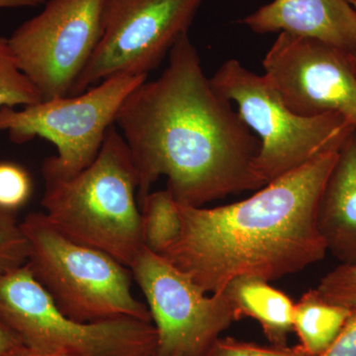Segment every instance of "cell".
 <instances>
[{
  "label": "cell",
  "mask_w": 356,
  "mask_h": 356,
  "mask_svg": "<svg viewBox=\"0 0 356 356\" xmlns=\"http://www.w3.org/2000/svg\"><path fill=\"white\" fill-rule=\"evenodd\" d=\"M132 156L139 207L159 177L178 204H204L266 185L257 170L259 140L204 74L188 33L159 79L126 98L115 121Z\"/></svg>",
  "instance_id": "1"
},
{
  "label": "cell",
  "mask_w": 356,
  "mask_h": 356,
  "mask_svg": "<svg viewBox=\"0 0 356 356\" xmlns=\"http://www.w3.org/2000/svg\"><path fill=\"white\" fill-rule=\"evenodd\" d=\"M339 153L312 159L240 202L178 204L181 233L161 255L206 293L222 291L238 276L270 282L322 261L327 250L318 205Z\"/></svg>",
  "instance_id": "2"
},
{
  "label": "cell",
  "mask_w": 356,
  "mask_h": 356,
  "mask_svg": "<svg viewBox=\"0 0 356 356\" xmlns=\"http://www.w3.org/2000/svg\"><path fill=\"white\" fill-rule=\"evenodd\" d=\"M138 185L132 156L113 125L90 165L74 177L44 179L42 205L60 233L130 268L145 248Z\"/></svg>",
  "instance_id": "3"
},
{
  "label": "cell",
  "mask_w": 356,
  "mask_h": 356,
  "mask_svg": "<svg viewBox=\"0 0 356 356\" xmlns=\"http://www.w3.org/2000/svg\"><path fill=\"white\" fill-rule=\"evenodd\" d=\"M21 228L28 243L26 264L65 316L81 323L118 318L152 323L146 304L134 296L128 266L70 240L44 213H30Z\"/></svg>",
  "instance_id": "4"
},
{
  "label": "cell",
  "mask_w": 356,
  "mask_h": 356,
  "mask_svg": "<svg viewBox=\"0 0 356 356\" xmlns=\"http://www.w3.org/2000/svg\"><path fill=\"white\" fill-rule=\"evenodd\" d=\"M210 83L218 95L238 105L241 119L257 134L261 145L257 170L266 184L322 154L339 151L355 131L339 114L294 113L266 76L236 60L225 62Z\"/></svg>",
  "instance_id": "5"
},
{
  "label": "cell",
  "mask_w": 356,
  "mask_h": 356,
  "mask_svg": "<svg viewBox=\"0 0 356 356\" xmlns=\"http://www.w3.org/2000/svg\"><path fill=\"white\" fill-rule=\"evenodd\" d=\"M0 318L26 348L67 356H149L156 348L153 323L118 318L72 320L55 305L27 264L0 276Z\"/></svg>",
  "instance_id": "6"
},
{
  "label": "cell",
  "mask_w": 356,
  "mask_h": 356,
  "mask_svg": "<svg viewBox=\"0 0 356 356\" xmlns=\"http://www.w3.org/2000/svg\"><path fill=\"white\" fill-rule=\"evenodd\" d=\"M147 76H116L76 95L60 96L36 104L0 109V132L15 144L36 137L48 140L57 154L44 159V179L74 177L99 154L107 132L134 89Z\"/></svg>",
  "instance_id": "7"
},
{
  "label": "cell",
  "mask_w": 356,
  "mask_h": 356,
  "mask_svg": "<svg viewBox=\"0 0 356 356\" xmlns=\"http://www.w3.org/2000/svg\"><path fill=\"white\" fill-rule=\"evenodd\" d=\"M202 2L104 0L102 38L70 95L112 76H147L188 33Z\"/></svg>",
  "instance_id": "8"
},
{
  "label": "cell",
  "mask_w": 356,
  "mask_h": 356,
  "mask_svg": "<svg viewBox=\"0 0 356 356\" xmlns=\"http://www.w3.org/2000/svg\"><path fill=\"white\" fill-rule=\"evenodd\" d=\"M146 298L161 356H206L236 321L222 291L208 296L163 255L144 248L130 266Z\"/></svg>",
  "instance_id": "9"
},
{
  "label": "cell",
  "mask_w": 356,
  "mask_h": 356,
  "mask_svg": "<svg viewBox=\"0 0 356 356\" xmlns=\"http://www.w3.org/2000/svg\"><path fill=\"white\" fill-rule=\"evenodd\" d=\"M104 0H49L9 37L20 69L44 100L70 95L102 35Z\"/></svg>",
  "instance_id": "10"
},
{
  "label": "cell",
  "mask_w": 356,
  "mask_h": 356,
  "mask_svg": "<svg viewBox=\"0 0 356 356\" xmlns=\"http://www.w3.org/2000/svg\"><path fill=\"white\" fill-rule=\"evenodd\" d=\"M262 65L264 76L294 113L339 114L356 131V72L351 53L282 32Z\"/></svg>",
  "instance_id": "11"
},
{
  "label": "cell",
  "mask_w": 356,
  "mask_h": 356,
  "mask_svg": "<svg viewBox=\"0 0 356 356\" xmlns=\"http://www.w3.org/2000/svg\"><path fill=\"white\" fill-rule=\"evenodd\" d=\"M241 23L259 34L285 32L356 54V13L348 0H273Z\"/></svg>",
  "instance_id": "12"
},
{
  "label": "cell",
  "mask_w": 356,
  "mask_h": 356,
  "mask_svg": "<svg viewBox=\"0 0 356 356\" xmlns=\"http://www.w3.org/2000/svg\"><path fill=\"white\" fill-rule=\"evenodd\" d=\"M318 227L327 252L341 264H356V131L339 149L325 184Z\"/></svg>",
  "instance_id": "13"
},
{
  "label": "cell",
  "mask_w": 356,
  "mask_h": 356,
  "mask_svg": "<svg viewBox=\"0 0 356 356\" xmlns=\"http://www.w3.org/2000/svg\"><path fill=\"white\" fill-rule=\"evenodd\" d=\"M222 291L236 321L254 318L273 346H287L288 336L293 331L295 303L285 293L271 286L268 280L252 275L234 278Z\"/></svg>",
  "instance_id": "14"
},
{
  "label": "cell",
  "mask_w": 356,
  "mask_h": 356,
  "mask_svg": "<svg viewBox=\"0 0 356 356\" xmlns=\"http://www.w3.org/2000/svg\"><path fill=\"white\" fill-rule=\"evenodd\" d=\"M353 309L331 303L317 290L306 292L293 314V331L299 337L300 348L311 356H321L331 348L341 334Z\"/></svg>",
  "instance_id": "15"
},
{
  "label": "cell",
  "mask_w": 356,
  "mask_h": 356,
  "mask_svg": "<svg viewBox=\"0 0 356 356\" xmlns=\"http://www.w3.org/2000/svg\"><path fill=\"white\" fill-rule=\"evenodd\" d=\"M145 248L163 254L177 242L182 220L178 203L168 189L151 192L140 205Z\"/></svg>",
  "instance_id": "16"
},
{
  "label": "cell",
  "mask_w": 356,
  "mask_h": 356,
  "mask_svg": "<svg viewBox=\"0 0 356 356\" xmlns=\"http://www.w3.org/2000/svg\"><path fill=\"white\" fill-rule=\"evenodd\" d=\"M43 95L18 65L8 38L0 36V109L29 106Z\"/></svg>",
  "instance_id": "17"
},
{
  "label": "cell",
  "mask_w": 356,
  "mask_h": 356,
  "mask_svg": "<svg viewBox=\"0 0 356 356\" xmlns=\"http://www.w3.org/2000/svg\"><path fill=\"white\" fill-rule=\"evenodd\" d=\"M28 243L15 212L0 208V276L25 266Z\"/></svg>",
  "instance_id": "18"
},
{
  "label": "cell",
  "mask_w": 356,
  "mask_h": 356,
  "mask_svg": "<svg viewBox=\"0 0 356 356\" xmlns=\"http://www.w3.org/2000/svg\"><path fill=\"white\" fill-rule=\"evenodd\" d=\"M32 179L24 168L0 163V208L16 212L31 197Z\"/></svg>",
  "instance_id": "19"
},
{
  "label": "cell",
  "mask_w": 356,
  "mask_h": 356,
  "mask_svg": "<svg viewBox=\"0 0 356 356\" xmlns=\"http://www.w3.org/2000/svg\"><path fill=\"white\" fill-rule=\"evenodd\" d=\"M316 290L331 303L356 308V264L336 267L321 280Z\"/></svg>",
  "instance_id": "20"
},
{
  "label": "cell",
  "mask_w": 356,
  "mask_h": 356,
  "mask_svg": "<svg viewBox=\"0 0 356 356\" xmlns=\"http://www.w3.org/2000/svg\"><path fill=\"white\" fill-rule=\"evenodd\" d=\"M206 356H311L300 346H261L238 341L233 337H219Z\"/></svg>",
  "instance_id": "21"
},
{
  "label": "cell",
  "mask_w": 356,
  "mask_h": 356,
  "mask_svg": "<svg viewBox=\"0 0 356 356\" xmlns=\"http://www.w3.org/2000/svg\"><path fill=\"white\" fill-rule=\"evenodd\" d=\"M321 356H356V308L331 348Z\"/></svg>",
  "instance_id": "22"
},
{
  "label": "cell",
  "mask_w": 356,
  "mask_h": 356,
  "mask_svg": "<svg viewBox=\"0 0 356 356\" xmlns=\"http://www.w3.org/2000/svg\"><path fill=\"white\" fill-rule=\"evenodd\" d=\"M25 348L19 337L0 318V356H13Z\"/></svg>",
  "instance_id": "23"
},
{
  "label": "cell",
  "mask_w": 356,
  "mask_h": 356,
  "mask_svg": "<svg viewBox=\"0 0 356 356\" xmlns=\"http://www.w3.org/2000/svg\"><path fill=\"white\" fill-rule=\"evenodd\" d=\"M44 3V0H0V9L36 7Z\"/></svg>",
  "instance_id": "24"
},
{
  "label": "cell",
  "mask_w": 356,
  "mask_h": 356,
  "mask_svg": "<svg viewBox=\"0 0 356 356\" xmlns=\"http://www.w3.org/2000/svg\"><path fill=\"white\" fill-rule=\"evenodd\" d=\"M13 356H67L65 355H58V353H42V351H36L29 350V348H25L19 353H15Z\"/></svg>",
  "instance_id": "25"
},
{
  "label": "cell",
  "mask_w": 356,
  "mask_h": 356,
  "mask_svg": "<svg viewBox=\"0 0 356 356\" xmlns=\"http://www.w3.org/2000/svg\"><path fill=\"white\" fill-rule=\"evenodd\" d=\"M351 58H353V67H355V72H356V54H351Z\"/></svg>",
  "instance_id": "26"
},
{
  "label": "cell",
  "mask_w": 356,
  "mask_h": 356,
  "mask_svg": "<svg viewBox=\"0 0 356 356\" xmlns=\"http://www.w3.org/2000/svg\"><path fill=\"white\" fill-rule=\"evenodd\" d=\"M348 3L350 4L351 6H353V8L355 9L356 13V0H348Z\"/></svg>",
  "instance_id": "27"
},
{
  "label": "cell",
  "mask_w": 356,
  "mask_h": 356,
  "mask_svg": "<svg viewBox=\"0 0 356 356\" xmlns=\"http://www.w3.org/2000/svg\"><path fill=\"white\" fill-rule=\"evenodd\" d=\"M149 356H161V355H156V353H152V355H149Z\"/></svg>",
  "instance_id": "28"
}]
</instances>
